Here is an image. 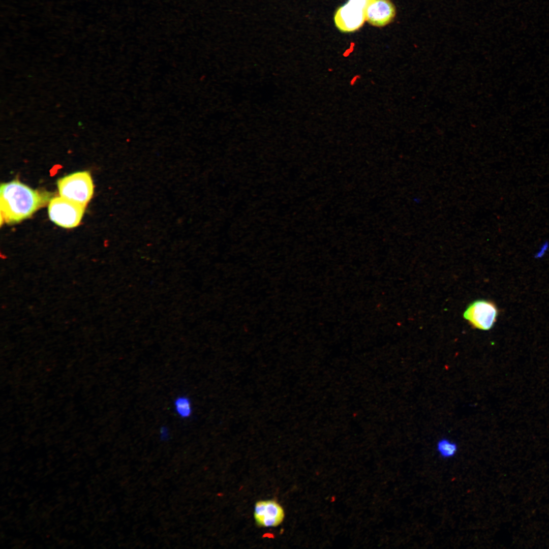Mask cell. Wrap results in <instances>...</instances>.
Wrapping results in <instances>:
<instances>
[{"label": "cell", "mask_w": 549, "mask_h": 549, "mask_svg": "<svg viewBox=\"0 0 549 549\" xmlns=\"http://www.w3.org/2000/svg\"><path fill=\"white\" fill-rule=\"evenodd\" d=\"M498 314V309L493 302L479 299L468 306L463 316L474 328L487 330L496 322Z\"/></svg>", "instance_id": "5b68a950"}, {"label": "cell", "mask_w": 549, "mask_h": 549, "mask_svg": "<svg viewBox=\"0 0 549 549\" xmlns=\"http://www.w3.org/2000/svg\"><path fill=\"white\" fill-rule=\"evenodd\" d=\"M395 8L389 0H369L365 9V20L375 26L389 23L395 15Z\"/></svg>", "instance_id": "52a82bcc"}, {"label": "cell", "mask_w": 549, "mask_h": 549, "mask_svg": "<svg viewBox=\"0 0 549 549\" xmlns=\"http://www.w3.org/2000/svg\"><path fill=\"white\" fill-rule=\"evenodd\" d=\"M51 199L49 193L34 190L18 180L3 183L0 189L1 223L14 224L30 217Z\"/></svg>", "instance_id": "6da1fadb"}, {"label": "cell", "mask_w": 549, "mask_h": 549, "mask_svg": "<svg viewBox=\"0 0 549 549\" xmlns=\"http://www.w3.org/2000/svg\"><path fill=\"white\" fill-rule=\"evenodd\" d=\"M436 450L440 457L448 459L456 455L458 446L455 442L446 438H442L438 441Z\"/></svg>", "instance_id": "ba28073f"}, {"label": "cell", "mask_w": 549, "mask_h": 549, "mask_svg": "<svg viewBox=\"0 0 549 549\" xmlns=\"http://www.w3.org/2000/svg\"><path fill=\"white\" fill-rule=\"evenodd\" d=\"M369 0H349L336 11L334 20L338 28L343 32H354L361 27L365 20V9Z\"/></svg>", "instance_id": "277c9868"}, {"label": "cell", "mask_w": 549, "mask_h": 549, "mask_svg": "<svg viewBox=\"0 0 549 549\" xmlns=\"http://www.w3.org/2000/svg\"><path fill=\"white\" fill-rule=\"evenodd\" d=\"M254 518L257 525L261 527H276L284 520L283 507L273 499L258 501L255 504Z\"/></svg>", "instance_id": "8992f818"}, {"label": "cell", "mask_w": 549, "mask_h": 549, "mask_svg": "<svg viewBox=\"0 0 549 549\" xmlns=\"http://www.w3.org/2000/svg\"><path fill=\"white\" fill-rule=\"evenodd\" d=\"M85 207V205L60 196L54 197L49 201V217L51 221L59 226L66 228H74L80 223Z\"/></svg>", "instance_id": "3957f363"}, {"label": "cell", "mask_w": 549, "mask_h": 549, "mask_svg": "<svg viewBox=\"0 0 549 549\" xmlns=\"http://www.w3.org/2000/svg\"><path fill=\"white\" fill-rule=\"evenodd\" d=\"M57 186L60 196L85 206L94 193L93 180L86 171L65 176L57 180Z\"/></svg>", "instance_id": "7a4b0ae2"}, {"label": "cell", "mask_w": 549, "mask_h": 549, "mask_svg": "<svg viewBox=\"0 0 549 549\" xmlns=\"http://www.w3.org/2000/svg\"><path fill=\"white\" fill-rule=\"evenodd\" d=\"M173 405L176 413L180 418H188L192 415V403L188 397L185 395L177 397L174 401Z\"/></svg>", "instance_id": "9c48e42d"}, {"label": "cell", "mask_w": 549, "mask_h": 549, "mask_svg": "<svg viewBox=\"0 0 549 549\" xmlns=\"http://www.w3.org/2000/svg\"><path fill=\"white\" fill-rule=\"evenodd\" d=\"M160 435L161 438L164 439H167L169 435L168 430L167 428L163 426L160 430Z\"/></svg>", "instance_id": "30bf717a"}]
</instances>
